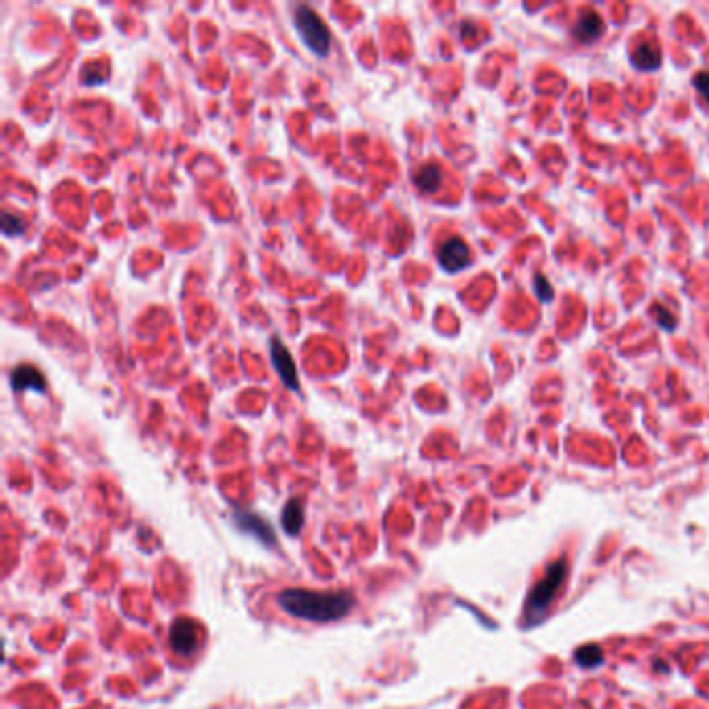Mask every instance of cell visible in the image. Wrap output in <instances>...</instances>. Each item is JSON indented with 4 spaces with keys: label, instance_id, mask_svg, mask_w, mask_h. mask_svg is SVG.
Returning a JSON list of instances; mask_svg holds the SVG:
<instances>
[{
    "label": "cell",
    "instance_id": "cell-14",
    "mask_svg": "<svg viewBox=\"0 0 709 709\" xmlns=\"http://www.w3.org/2000/svg\"><path fill=\"white\" fill-rule=\"evenodd\" d=\"M2 229H4L6 235H19V233H24L25 220L21 217L4 213V217H2Z\"/></svg>",
    "mask_w": 709,
    "mask_h": 709
},
{
    "label": "cell",
    "instance_id": "cell-3",
    "mask_svg": "<svg viewBox=\"0 0 709 709\" xmlns=\"http://www.w3.org/2000/svg\"><path fill=\"white\" fill-rule=\"evenodd\" d=\"M294 21L304 44L318 56H327L329 46H331V36H329V29H327L325 21L318 17L317 13L306 4H300L295 9Z\"/></svg>",
    "mask_w": 709,
    "mask_h": 709
},
{
    "label": "cell",
    "instance_id": "cell-17",
    "mask_svg": "<svg viewBox=\"0 0 709 709\" xmlns=\"http://www.w3.org/2000/svg\"><path fill=\"white\" fill-rule=\"evenodd\" d=\"M653 312H656V315H661V317H656V318L660 320V322H661V325H663V327H668V329H670V327H674V320L665 318V317H672V315H670L668 310H663L661 306H656V308H653Z\"/></svg>",
    "mask_w": 709,
    "mask_h": 709
},
{
    "label": "cell",
    "instance_id": "cell-1",
    "mask_svg": "<svg viewBox=\"0 0 709 709\" xmlns=\"http://www.w3.org/2000/svg\"><path fill=\"white\" fill-rule=\"evenodd\" d=\"M281 608L295 618L310 622H333L354 608V595L345 591L287 588L279 595Z\"/></svg>",
    "mask_w": 709,
    "mask_h": 709
},
{
    "label": "cell",
    "instance_id": "cell-12",
    "mask_svg": "<svg viewBox=\"0 0 709 709\" xmlns=\"http://www.w3.org/2000/svg\"><path fill=\"white\" fill-rule=\"evenodd\" d=\"M633 58H635L636 67L653 69L656 65H660V50H656V46H651V44H641V46H636Z\"/></svg>",
    "mask_w": 709,
    "mask_h": 709
},
{
    "label": "cell",
    "instance_id": "cell-10",
    "mask_svg": "<svg viewBox=\"0 0 709 709\" xmlns=\"http://www.w3.org/2000/svg\"><path fill=\"white\" fill-rule=\"evenodd\" d=\"M441 183V169L437 165H422L418 171L414 173V185L424 192V194H431V192H437L439 190Z\"/></svg>",
    "mask_w": 709,
    "mask_h": 709
},
{
    "label": "cell",
    "instance_id": "cell-11",
    "mask_svg": "<svg viewBox=\"0 0 709 709\" xmlns=\"http://www.w3.org/2000/svg\"><path fill=\"white\" fill-rule=\"evenodd\" d=\"M281 520H283V529L287 531V535H297L304 526V508H302V501L300 499H292L285 510L281 514Z\"/></svg>",
    "mask_w": 709,
    "mask_h": 709
},
{
    "label": "cell",
    "instance_id": "cell-13",
    "mask_svg": "<svg viewBox=\"0 0 709 709\" xmlns=\"http://www.w3.org/2000/svg\"><path fill=\"white\" fill-rule=\"evenodd\" d=\"M574 658L578 661V665H583V668H595L603 661V653H601L599 645H585L576 651Z\"/></svg>",
    "mask_w": 709,
    "mask_h": 709
},
{
    "label": "cell",
    "instance_id": "cell-16",
    "mask_svg": "<svg viewBox=\"0 0 709 709\" xmlns=\"http://www.w3.org/2000/svg\"><path fill=\"white\" fill-rule=\"evenodd\" d=\"M537 294H543V300H551V295H554L551 287L547 285V281L543 277H537Z\"/></svg>",
    "mask_w": 709,
    "mask_h": 709
},
{
    "label": "cell",
    "instance_id": "cell-6",
    "mask_svg": "<svg viewBox=\"0 0 709 709\" xmlns=\"http://www.w3.org/2000/svg\"><path fill=\"white\" fill-rule=\"evenodd\" d=\"M439 262L441 267L449 270V272L464 269L466 265L470 262V248L460 238H449L441 244Z\"/></svg>",
    "mask_w": 709,
    "mask_h": 709
},
{
    "label": "cell",
    "instance_id": "cell-15",
    "mask_svg": "<svg viewBox=\"0 0 709 709\" xmlns=\"http://www.w3.org/2000/svg\"><path fill=\"white\" fill-rule=\"evenodd\" d=\"M695 88L703 94V98L708 100L709 104V71L697 73V77H695Z\"/></svg>",
    "mask_w": 709,
    "mask_h": 709
},
{
    "label": "cell",
    "instance_id": "cell-2",
    "mask_svg": "<svg viewBox=\"0 0 709 709\" xmlns=\"http://www.w3.org/2000/svg\"><path fill=\"white\" fill-rule=\"evenodd\" d=\"M566 574H568L566 560H558L547 568L545 576L533 587V591L526 597V603H524V618H526L529 624H535L539 618L547 611V608L551 606V601L556 599L558 591L566 581Z\"/></svg>",
    "mask_w": 709,
    "mask_h": 709
},
{
    "label": "cell",
    "instance_id": "cell-5",
    "mask_svg": "<svg viewBox=\"0 0 709 709\" xmlns=\"http://www.w3.org/2000/svg\"><path fill=\"white\" fill-rule=\"evenodd\" d=\"M270 358H272V364H275L277 374L285 383V387L292 389V392H297L300 385H297V370H295L294 358H292L290 350L277 337L270 340Z\"/></svg>",
    "mask_w": 709,
    "mask_h": 709
},
{
    "label": "cell",
    "instance_id": "cell-8",
    "mask_svg": "<svg viewBox=\"0 0 709 709\" xmlns=\"http://www.w3.org/2000/svg\"><path fill=\"white\" fill-rule=\"evenodd\" d=\"M601 31H603V21L599 19L597 13H583L574 25V36L581 42H591V40L599 38Z\"/></svg>",
    "mask_w": 709,
    "mask_h": 709
},
{
    "label": "cell",
    "instance_id": "cell-7",
    "mask_svg": "<svg viewBox=\"0 0 709 709\" xmlns=\"http://www.w3.org/2000/svg\"><path fill=\"white\" fill-rule=\"evenodd\" d=\"M11 385L15 392H46V379L36 367L21 364L11 372Z\"/></svg>",
    "mask_w": 709,
    "mask_h": 709
},
{
    "label": "cell",
    "instance_id": "cell-4",
    "mask_svg": "<svg viewBox=\"0 0 709 709\" xmlns=\"http://www.w3.org/2000/svg\"><path fill=\"white\" fill-rule=\"evenodd\" d=\"M200 635H202L200 626L194 620H177L171 626L169 641H171V647L179 656L190 658L200 649V643H202Z\"/></svg>",
    "mask_w": 709,
    "mask_h": 709
},
{
    "label": "cell",
    "instance_id": "cell-9",
    "mask_svg": "<svg viewBox=\"0 0 709 709\" xmlns=\"http://www.w3.org/2000/svg\"><path fill=\"white\" fill-rule=\"evenodd\" d=\"M235 520H238V526H240V529H244L248 533H252V535H256L258 539H262L265 543H272V541H275V535H272L270 526L265 522V520H260L258 516L238 512L235 514Z\"/></svg>",
    "mask_w": 709,
    "mask_h": 709
}]
</instances>
